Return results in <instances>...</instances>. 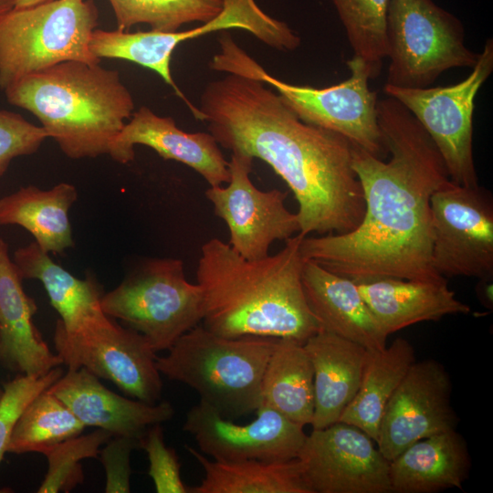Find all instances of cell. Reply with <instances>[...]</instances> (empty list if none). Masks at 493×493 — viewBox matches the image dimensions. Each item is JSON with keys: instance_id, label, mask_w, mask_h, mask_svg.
<instances>
[{"instance_id": "6da1fadb", "label": "cell", "mask_w": 493, "mask_h": 493, "mask_svg": "<svg viewBox=\"0 0 493 493\" xmlns=\"http://www.w3.org/2000/svg\"><path fill=\"white\" fill-rule=\"evenodd\" d=\"M387 162L351 143V164L365 210L359 226L344 234L301 240L305 260L361 281L392 277L446 278L432 265L431 197L449 179L429 135L398 100L377 102Z\"/></svg>"}, {"instance_id": "7a4b0ae2", "label": "cell", "mask_w": 493, "mask_h": 493, "mask_svg": "<svg viewBox=\"0 0 493 493\" xmlns=\"http://www.w3.org/2000/svg\"><path fill=\"white\" fill-rule=\"evenodd\" d=\"M219 146L267 163L292 191L307 236L355 229L365 210L351 142L302 121L262 80L234 73L209 82L197 107Z\"/></svg>"}, {"instance_id": "3957f363", "label": "cell", "mask_w": 493, "mask_h": 493, "mask_svg": "<svg viewBox=\"0 0 493 493\" xmlns=\"http://www.w3.org/2000/svg\"><path fill=\"white\" fill-rule=\"evenodd\" d=\"M303 237L298 233L278 253L253 260L220 239L205 242L196 268L202 325L226 338L274 337L300 343L321 330L303 291Z\"/></svg>"}, {"instance_id": "277c9868", "label": "cell", "mask_w": 493, "mask_h": 493, "mask_svg": "<svg viewBox=\"0 0 493 493\" xmlns=\"http://www.w3.org/2000/svg\"><path fill=\"white\" fill-rule=\"evenodd\" d=\"M5 91L7 101L36 116L70 159L109 154L134 112L120 73L100 63L66 61L26 76Z\"/></svg>"}, {"instance_id": "5b68a950", "label": "cell", "mask_w": 493, "mask_h": 493, "mask_svg": "<svg viewBox=\"0 0 493 493\" xmlns=\"http://www.w3.org/2000/svg\"><path fill=\"white\" fill-rule=\"evenodd\" d=\"M278 339L226 338L197 325L157 357L156 365L161 374L188 385L200 402L234 421L260 406L264 372Z\"/></svg>"}, {"instance_id": "8992f818", "label": "cell", "mask_w": 493, "mask_h": 493, "mask_svg": "<svg viewBox=\"0 0 493 493\" xmlns=\"http://www.w3.org/2000/svg\"><path fill=\"white\" fill-rule=\"evenodd\" d=\"M218 43L220 51L209 64L212 69L258 79L275 89L302 121L334 131L379 158L387 152L378 124L377 92L370 89L371 75L360 58L352 56L346 61L348 79L318 89L271 76L228 33H223Z\"/></svg>"}, {"instance_id": "52a82bcc", "label": "cell", "mask_w": 493, "mask_h": 493, "mask_svg": "<svg viewBox=\"0 0 493 493\" xmlns=\"http://www.w3.org/2000/svg\"><path fill=\"white\" fill-rule=\"evenodd\" d=\"M99 23L94 0H52L0 19V89L66 61L100 63L89 49Z\"/></svg>"}, {"instance_id": "ba28073f", "label": "cell", "mask_w": 493, "mask_h": 493, "mask_svg": "<svg viewBox=\"0 0 493 493\" xmlns=\"http://www.w3.org/2000/svg\"><path fill=\"white\" fill-rule=\"evenodd\" d=\"M386 85L421 89L455 68H472L479 53L465 45L462 22L433 0H389Z\"/></svg>"}, {"instance_id": "9c48e42d", "label": "cell", "mask_w": 493, "mask_h": 493, "mask_svg": "<svg viewBox=\"0 0 493 493\" xmlns=\"http://www.w3.org/2000/svg\"><path fill=\"white\" fill-rule=\"evenodd\" d=\"M101 308L141 333L158 352L199 325L203 296L199 285L185 278L182 260L152 258L103 294Z\"/></svg>"}, {"instance_id": "30bf717a", "label": "cell", "mask_w": 493, "mask_h": 493, "mask_svg": "<svg viewBox=\"0 0 493 493\" xmlns=\"http://www.w3.org/2000/svg\"><path fill=\"white\" fill-rule=\"evenodd\" d=\"M469 75L449 86L421 89L384 85L383 93L403 104L418 121L438 150L449 179L477 186L473 153L476 97L493 71V40L487 39Z\"/></svg>"}, {"instance_id": "8fae6325", "label": "cell", "mask_w": 493, "mask_h": 493, "mask_svg": "<svg viewBox=\"0 0 493 493\" xmlns=\"http://www.w3.org/2000/svg\"><path fill=\"white\" fill-rule=\"evenodd\" d=\"M54 342L68 370L83 367L133 399L159 403L163 381L156 351L138 331L103 313L72 332L56 325Z\"/></svg>"}, {"instance_id": "7c38bea8", "label": "cell", "mask_w": 493, "mask_h": 493, "mask_svg": "<svg viewBox=\"0 0 493 493\" xmlns=\"http://www.w3.org/2000/svg\"><path fill=\"white\" fill-rule=\"evenodd\" d=\"M432 265L444 278L493 277V204L488 191L449 181L431 197Z\"/></svg>"}, {"instance_id": "4fadbf2b", "label": "cell", "mask_w": 493, "mask_h": 493, "mask_svg": "<svg viewBox=\"0 0 493 493\" xmlns=\"http://www.w3.org/2000/svg\"><path fill=\"white\" fill-rule=\"evenodd\" d=\"M253 160L248 155L232 152L227 185L210 186L205 191L215 215L228 227V244L237 254L251 260L268 256L273 242L285 241L300 231L297 214L285 204L288 192L261 191L252 183Z\"/></svg>"}, {"instance_id": "5bb4252c", "label": "cell", "mask_w": 493, "mask_h": 493, "mask_svg": "<svg viewBox=\"0 0 493 493\" xmlns=\"http://www.w3.org/2000/svg\"><path fill=\"white\" fill-rule=\"evenodd\" d=\"M374 443L343 422L312 429L297 456L311 493H392L390 461Z\"/></svg>"}, {"instance_id": "9a60e30c", "label": "cell", "mask_w": 493, "mask_h": 493, "mask_svg": "<svg viewBox=\"0 0 493 493\" xmlns=\"http://www.w3.org/2000/svg\"><path fill=\"white\" fill-rule=\"evenodd\" d=\"M452 383L446 368L433 359L414 362L387 402L375 442L388 460L414 443L456 429Z\"/></svg>"}, {"instance_id": "2e32d148", "label": "cell", "mask_w": 493, "mask_h": 493, "mask_svg": "<svg viewBox=\"0 0 493 493\" xmlns=\"http://www.w3.org/2000/svg\"><path fill=\"white\" fill-rule=\"evenodd\" d=\"M256 413L255 420L238 425L199 402L186 414L183 428L194 436L201 452L215 461L297 458L307 436L304 426L266 406Z\"/></svg>"}, {"instance_id": "e0dca14e", "label": "cell", "mask_w": 493, "mask_h": 493, "mask_svg": "<svg viewBox=\"0 0 493 493\" xmlns=\"http://www.w3.org/2000/svg\"><path fill=\"white\" fill-rule=\"evenodd\" d=\"M135 145L150 147L164 160L189 166L210 186L229 181V162L210 132H185L173 118L159 116L146 106L132 113L111 143L109 155L120 163H129L134 160Z\"/></svg>"}, {"instance_id": "ac0fdd59", "label": "cell", "mask_w": 493, "mask_h": 493, "mask_svg": "<svg viewBox=\"0 0 493 493\" xmlns=\"http://www.w3.org/2000/svg\"><path fill=\"white\" fill-rule=\"evenodd\" d=\"M48 389L86 427H98L113 435L141 439L150 426L174 415L169 402L151 404L120 395L83 367L68 370Z\"/></svg>"}, {"instance_id": "d6986e66", "label": "cell", "mask_w": 493, "mask_h": 493, "mask_svg": "<svg viewBox=\"0 0 493 493\" xmlns=\"http://www.w3.org/2000/svg\"><path fill=\"white\" fill-rule=\"evenodd\" d=\"M302 286L308 306L325 330L368 351L386 347L388 335L362 299L352 279L305 260Z\"/></svg>"}, {"instance_id": "ffe728a7", "label": "cell", "mask_w": 493, "mask_h": 493, "mask_svg": "<svg viewBox=\"0 0 493 493\" xmlns=\"http://www.w3.org/2000/svg\"><path fill=\"white\" fill-rule=\"evenodd\" d=\"M22 280L0 238V362L23 374H44L63 362L36 328L37 304L24 291Z\"/></svg>"}, {"instance_id": "44dd1931", "label": "cell", "mask_w": 493, "mask_h": 493, "mask_svg": "<svg viewBox=\"0 0 493 493\" xmlns=\"http://www.w3.org/2000/svg\"><path fill=\"white\" fill-rule=\"evenodd\" d=\"M355 282L388 336L415 323L470 312V307L456 298L446 278L420 280L383 277Z\"/></svg>"}, {"instance_id": "7402d4cb", "label": "cell", "mask_w": 493, "mask_h": 493, "mask_svg": "<svg viewBox=\"0 0 493 493\" xmlns=\"http://www.w3.org/2000/svg\"><path fill=\"white\" fill-rule=\"evenodd\" d=\"M314 374L312 429L339 422L355 396L367 351L362 345L320 330L304 343Z\"/></svg>"}, {"instance_id": "603a6c76", "label": "cell", "mask_w": 493, "mask_h": 493, "mask_svg": "<svg viewBox=\"0 0 493 493\" xmlns=\"http://www.w3.org/2000/svg\"><path fill=\"white\" fill-rule=\"evenodd\" d=\"M471 458L464 437L454 430L419 440L390 461L393 493H436L463 488Z\"/></svg>"}, {"instance_id": "cb8c5ba5", "label": "cell", "mask_w": 493, "mask_h": 493, "mask_svg": "<svg viewBox=\"0 0 493 493\" xmlns=\"http://www.w3.org/2000/svg\"><path fill=\"white\" fill-rule=\"evenodd\" d=\"M77 199V188L69 183L47 190L21 187L0 197V226H22L42 250L60 254L73 246L68 213Z\"/></svg>"}, {"instance_id": "d4e9b609", "label": "cell", "mask_w": 493, "mask_h": 493, "mask_svg": "<svg viewBox=\"0 0 493 493\" xmlns=\"http://www.w3.org/2000/svg\"><path fill=\"white\" fill-rule=\"evenodd\" d=\"M24 278L39 280L52 307L60 316L57 325L72 332L105 313L102 290L93 277L80 279L56 264L34 241L18 248L13 260Z\"/></svg>"}, {"instance_id": "484cf974", "label": "cell", "mask_w": 493, "mask_h": 493, "mask_svg": "<svg viewBox=\"0 0 493 493\" xmlns=\"http://www.w3.org/2000/svg\"><path fill=\"white\" fill-rule=\"evenodd\" d=\"M414 362V347L404 338L383 350L367 351L359 389L339 422L358 427L376 442L384 407Z\"/></svg>"}, {"instance_id": "4316f807", "label": "cell", "mask_w": 493, "mask_h": 493, "mask_svg": "<svg viewBox=\"0 0 493 493\" xmlns=\"http://www.w3.org/2000/svg\"><path fill=\"white\" fill-rule=\"evenodd\" d=\"M215 20L184 31L162 32L157 30L129 32L96 28L89 40V49L98 58H118L138 64L156 72L163 81L188 105L200 121V112L180 91L171 73L172 55L177 46L186 40L217 31Z\"/></svg>"}, {"instance_id": "83f0119b", "label": "cell", "mask_w": 493, "mask_h": 493, "mask_svg": "<svg viewBox=\"0 0 493 493\" xmlns=\"http://www.w3.org/2000/svg\"><path fill=\"white\" fill-rule=\"evenodd\" d=\"M185 448L205 471L201 483L189 488V493H311L298 458L221 462L191 446Z\"/></svg>"}, {"instance_id": "f1b7e54d", "label": "cell", "mask_w": 493, "mask_h": 493, "mask_svg": "<svg viewBox=\"0 0 493 493\" xmlns=\"http://www.w3.org/2000/svg\"><path fill=\"white\" fill-rule=\"evenodd\" d=\"M260 406L277 411L303 426L314 413V374L303 343L278 339L261 383Z\"/></svg>"}, {"instance_id": "f546056e", "label": "cell", "mask_w": 493, "mask_h": 493, "mask_svg": "<svg viewBox=\"0 0 493 493\" xmlns=\"http://www.w3.org/2000/svg\"><path fill=\"white\" fill-rule=\"evenodd\" d=\"M85 425L48 388L26 407L10 436L6 453L44 454L80 435Z\"/></svg>"}, {"instance_id": "4dcf8cb0", "label": "cell", "mask_w": 493, "mask_h": 493, "mask_svg": "<svg viewBox=\"0 0 493 493\" xmlns=\"http://www.w3.org/2000/svg\"><path fill=\"white\" fill-rule=\"evenodd\" d=\"M117 29L147 24L152 30L175 32L185 24L206 23L223 8V0H108Z\"/></svg>"}, {"instance_id": "1f68e13d", "label": "cell", "mask_w": 493, "mask_h": 493, "mask_svg": "<svg viewBox=\"0 0 493 493\" xmlns=\"http://www.w3.org/2000/svg\"><path fill=\"white\" fill-rule=\"evenodd\" d=\"M353 56L367 66L371 79L379 76L386 58L385 28L389 0H331Z\"/></svg>"}, {"instance_id": "d6a6232c", "label": "cell", "mask_w": 493, "mask_h": 493, "mask_svg": "<svg viewBox=\"0 0 493 493\" xmlns=\"http://www.w3.org/2000/svg\"><path fill=\"white\" fill-rule=\"evenodd\" d=\"M113 435L98 429L88 435L68 438L43 455L47 459V472L39 487L38 493L69 492L84 481V472L80 461L85 458H97L100 447L105 445Z\"/></svg>"}, {"instance_id": "836d02e7", "label": "cell", "mask_w": 493, "mask_h": 493, "mask_svg": "<svg viewBox=\"0 0 493 493\" xmlns=\"http://www.w3.org/2000/svg\"><path fill=\"white\" fill-rule=\"evenodd\" d=\"M63 373V370L58 366L44 374L19 373L4 384L0 398V463L23 411L35 397L49 388Z\"/></svg>"}, {"instance_id": "e575fe53", "label": "cell", "mask_w": 493, "mask_h": 493, "mask_svg": "<svg viewBox=\"0 0 493 493\" xmlns=\"http://www.w3.org/2000/svg\"><path fill=\"white\" fill-rule=\"evenodd\" d=\"M149 459L148 474L157 493H189L181 477V464L173 448L166 446L161 424L150 426L140 441Z\"/></svg>"}, {"instance_id": "d590c367", "label": "cell", "mask_w": 493, "mask_h": 493, "mask_svg": "<svg viewBox=\"0 0 493 493\" xmlns=\"http://www.w3.org/2000/svg\"><path fill=\"white\" fill-rule=\"evenodd\" d=\"M47 138L41 126L27 121L20 114L0 110V176L15 158L35 153Z\"/></svg>"}, {"instance_id": "8d00e7d4", "label": "cell", "mask_w": 493, "mask_h": 493, "mask_svg": "<svg viewBox=\"0 0 493 493\" xmlns=\"http://www.w3.org/2000/svg\"><path fill=\"white\" fill-rule=\"evenodd\" d=\"M140 441L135 437L113 435L100 451L106 472L107 493L131 491V454L133 449L140 448Z\"/></svg>"}, {"instance_id": "74e56055", "label": "cell", "mask_w": 493, "mask_h": 493, "mask_svg": "<svg viewBox=\"0 0 493 493\" xmlns=\"http://www.w3.org/2000/svg\"><path fill=\"white\" fill-rule=\"evenodd\" d=\"M16 0H0V19L16 7Z\"/></svg>"}, {"instance_id": "f35d334b", "label": "cell", "mask_w": 493, "mask_h": 493, "mask_svg": "<svg viewBox=\"0 0 493 493\" xmlns=\"http://www.w3.org/2000/svg\"><path fill=\"white\" fill-rule=\"evenodd\" d=\"M52 0H16V7L15 8H24L32 6L35 5L49 2Z\"/></svg>"}, {"instance_id": "ab89813d", "label": "cell", "mask_w": 493, "mask_h": 493, "mask_svg": "<svg viewBox=\"0 0 493 493\" xmlns=\"http://www.w3.org/2000/svg\"><path fill=\"white\" fill-rule=\"evenodd\" d=\"M3 392H4V389L1 388V386H0V398H1L2 394H3Z\"/></svg>"}]
</instances>
